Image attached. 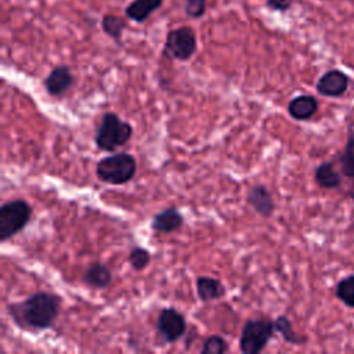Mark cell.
Masks as SVG:
<instances>
[{
	"mask_svg": "<svg viewBox=\"0 0 354 354\" xmlns=\"http://www.w3.org/2000/svg\"><path fill=\"white\" fill-rule=\"evenodd\" d=\"M314 180L318 184V187L324 189H337L342 187L343 177L336 170L333 162L325 160L321 162L315 170H314Z\"/></svg>",
	"mask_w": 354,
	"mask_h": 354,
	"instance_id": "cell-14",
	"label": "cell"
},
{
	"mask_svg": "<svg viewBox=\"0 0 354 354\" xmlns=\"http://www.w3.org/2000/svg\"><path fill=\"white\" fill-rule=\"evenodd\" d=\"M268 8L274 11H288L292 7V0H266Z\"/></svg>",
	"mask_w": 354,
	"mask_h": 354,
	"instance_id": "cell-24",
	"label": "cell"
},
{
	"mask_svg": "<svg viewBox=\"0 0 354 354\" xmlns=\"http://www.w3.org/2000/svg\"><path fill=\"white\" fill-rule=\"evenodd\" d=\"M43 84L50 95L59 97L66 93L73 84V75L66 65H58L50 71Z\"/></svg>",
	"mask_w": 354,
	"mask_h": 354,
	"instance_id": "cell-9",
	"label": "cell"
},
{
	"mask_svg": "<svg viewBox=\"0 0 354 354\" xmlns=\"http://www.w3.org/2000/svg\"><path fill=\"white\" fill-rule=\"evenodd\" d=\"M156 330L159 336L166 343H173L178 340L187 330V322L184 315L173 308L167 307L160 310L158 319H156Z\"/></svg>",
	"mask_w": 354,
	"mask_h": 354,
	"instance_id": "cell-7",
	"label": "cell"
},
{
	"mask_svg": "<svg viewBox=\"0 0 354 354\" xmlns=\"http://www.w3.org/2000/svg\"><path fill=\"white\" fill-rule=\"evenodd\" d=\"M339 165L340 173L350 181L347 195L351 201H354V130H351L347 136L343 151L339 155Z\"/></svg>",
	"mask_w": 354,
	"mask_h": 354,
	"instance_id": "cell-12",
	"label": "cell"
},
{
	"mask_svg": "<svg viewBox=\"0 0 354 354\" xmlns=\"http://www.w3.org/2000/svg\"><path fill=\"white\" fill-rule=\"evenodd\" d=\"M162 3L163 0H133L126 7L124 14L134 22H144L162 6Z\"/></svg>",
	"mask_w": 354,
	"mask_h": 354,
	"instance_id": "cell-17",
	"label": "cell"
},
{
	"mask_svg": "<svg viewBox=\"0 0 354 354\" xmlns=\"http://www.w3.org/2000/svg\"><path fill=\"white\" fill-rule=\"evenodd\" d=\"M318 111V100L310 94H300L293 97L288 104V113L299 122L311 119Z\"/></svg>",
	"mask_w": 354,
	"mask_h": 354,
	"instance_id": "cell-11",
	"label": "cell"
},
{
	"mask_svg": "<svg viewBox=\"0 0 354 354\" xmlns=\"http://www.w3.org/2000/svg\"><path fill=\"white\" fill-rule=\"evenodd\" d=\"M335 296L346 307L354 308V274H348L337 281L335 286Z\"/></svg>",
	"mask_w": 354,
	"mask_h": 354,
	"instance_id": "cell-19",
	"label": "cell"
},
{
	"mask_svg": "<svg viewBox=\"0 0 354 354\" xmlns=\"http://www.w3.org/2000/svg\"><path fill=\"white\" fill-rule=\"evenodd\" d=\"M83 282L90 288L104 289L112 282V271L102 263H91L83 274Z\"/></svg>",
	"mask_w": 354,
	"mask_h": 354,
	"instance_id": "cell-15",
	"label": "cell"
},
{
	"mask_svg": "<svg viewBox=\"0 0 354 354\" xmlns=\"http://www.w3.org/2000/svg\"><path fill=\"white\" fill-rule=\"evenodd\" d=\"M151 261V253L145 248H133L129 254V263L136 271L144 270Z\"/></svg>",
	"mask_w": 354,
	"mask_h": 354,
	"instance_id": "cell-22",
	"label": "cell"
},
{
	"mask_svg": "<svg viewBox=\"0 0 354 354\" xmlns=\"http://www.w3.org/2000/svg\"><path fill=\"white\" fill-rule=\"evenodd\" d=\"M248 203L261 217H270L275 210V202L270 189L263 184L253 185L248 192Z\"/></svg>",
	"mask_w": 354,
	"mask_h": 354,
	"instance_id": "cell-10",
	"label": "cell"
},
{
	"mask_svg": "<svg viewBox=\"0 0 354 354\" xmlns=\"http://www.w3.org/2000/svg\"><path fill=\"white\" fill-rule=\"evenodd\" d=\"M32 217V206L21 198L7 201L0 206V242L21 232Z\"/></svg>",
	"mask_w": 354,
	"mask_h": 354,
	"instance_id": "cell-4",
	"label": "cell"
},
{
	"mask_svg": "<svg viewBox=\"0 0 354 354\" xmlns=\"http://www.w3.org/2000/svg\"><path fill=\"white\" fill-rule=\"evenodd\" d=\"M102 30L113 40L119 41L123 33V29L126 28V22L122 17L115 15V14H105L102 17Z\"/></svg>",
	"mask_w": 354,
	"mask_h": 354,
	"instance_id": "cell-20",
	"label": "cell"
},
{
	"mask_svg": "<svg viewBox=\"0 0 354 354\" xmlns=\"http://www.w3.org/2000/svg\"><path fill=\"white\" fill-rule=\"evenodd\" d=\"M137 173V160L127 152H118L98 160L95 174L100 181L111 185H122L133 180Z\"/></svg>",
	"mask_w": 354,
	"mask_h": 354,
	"instance_id": "cell-2",
	"label": "cell"
},
{
	"mask_svg": "<svg viewBox=\"0 0 354 354\" xmlns=\"http://www.w3.org/2000/svg\"><path fill=\"white\" fill-rule=\"evenodd\" d=\"M350 79L340 69H329L319 76L315 83V90L318 94L329 98L342 97L348 88Z\"/></svg>",
	"mask_w": 354,
	"mask_h": 354,
	"instance_id": "cell-8",
	"label": "cell"
},
{
	"mask_svg": "<svg viewBox=\"0 0 354 354\" xmlns=\"http://www.w3.org/2000/svg\"><path fill=\"white\" fill-rule=\"evenodd\" d=\"M61 310V297L48 292H36L25 300L8 306V314L14 322L30 330L50 328Z\"/></svg>",
	"mask_w": 354,
	"mask_h": 354,
	"instance_id": "cell-1",
	"label": "cell"
},
{
	"mask_svg": "<svg viewBox=\"0 0 354 354\" xmlns=\"http://www.w3.org/2000/svg\"><path fill=\"white\" fill-rule=\"evenodd\" d=\"M196 293L201 301L209 303L223 297L225 295V288L218 279L202 275L196 278Z\"/></svg>",
	"mask_w": 354,
	"mask_h": 354,
	"instance_id": "cell-16",
	"label": "cell"
},
{
	"mask_svg": "<svg viewBox=\"0 0 354 354\" xmlns=\"http://www.w3.org/2000/svg\"><path fill=\"white\" fill-rule=\"evenodd\" d=\"M274 325H275V332H278L286 343L296 344V346L306 344L307 337L299 335V333L293 329V325H292L290 319H289L286 315H279V317H277V319L274 321Z\"/></svg>",
	"mask_w": 354,
	"mask_h": 354,
	"instance_id": "cell-18",
	"label": "cell"
},
{
	"mask_svg": "<svg viewBox=\"0 0 354 354\" xmlns=\"http://www.w3.org/2000/svg\"><path fill=\"white\" fill-rule=\"evenodd\" d=\"M184 217L177 207H167L152 217L151 228L156 232L170 234L181 228Z\"/></svg>",
	"mask_w": 354,
	"mask_h": 354,
	"instance_id": "cell-13",
	"label": "cell"
},
{
	"mask_svg": "<svg viewBox=\"0 0 354 354\" xmlns=\"http://www.w3.org/2000/svg\"><path fill=\"white\" fill-rule=\"evenodd\" d=\"M184 12L189 18H201L206 11V0H183Z\"/></svg>",
	"mask_w": 354,
	"mask_h": 354,
	"instance_id": "cell-23",
	"label": "cell"
},
{
	"mask_svg": "<svg viewBox=\"0 0 354 354\" xmlns=\"http://www.w3.org/2000/svg\"><path fill=\"white\" fill-rule=\"evenodd\" d=\"M225 351H228V344L218 335H212L206 337L201 348L202 354H224Z\"/></svg>",
	"mask_w": 354,
	"mask_h": 354,
	"instance_id": "cell-21",
	"label": "cell"
},
{
	"mask_svg": "<svg viewBox=\"0 0 354 354\" xmlns=\"http://www.w3.org/2000/svg\"><path fill=\"white\" fill-rule=\"evenodd\" d=\"M198 48L196 35L189 26L171 29L166 35L163 54L177 61H188Z\"/></svg>",
	"mask_w": 354,
	"mask_h": 354,
	"instance_id": "cell-6",
	"label": "cell"
},
{
	"mask_svg": "<svg viewBox=\"0 0 354 354\" xmlns=\"http://www.w3.org/2000/svg\"><path fill=\"white\" fill-rule=\"evenodd\" d=\"M275 325L270 318L248 319L239 336V350L243 354H259L274 336Z\"/></svg>",
	"mask_w": 354,
	"mask_h": 354,
	"instance_id": "cell-5",
	"label": "cell"
},
{
	"mask_svg": "<svg viewBox=\"0 0 354 354\" xmlns=\"http://www.w3.org/2000/svg\"><path fill=\"white\" fill-rule=\"evenodd\" d=\"M133 134V127L129 122L122 120L116 113L106 112L101 118L97 127L94 141L98 149L112 152L116 148L124 145Z\"/></svg>",
	"mask_w": 354,
	"mask_h": 354,
	"instance_id": "cell-3",
	"label": "cell"
}]
</instances>
